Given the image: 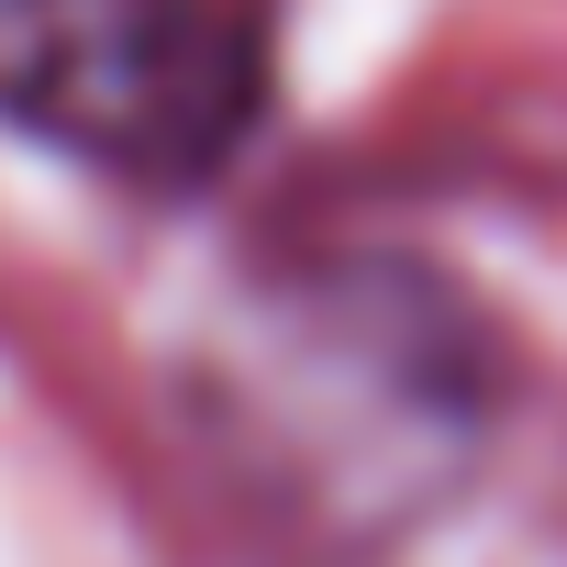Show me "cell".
Returning <instances> with one entry per match:
<instances>
[{
	"label": "cell",
	"instance_id": "7a4b0ae2",
	"mask_svg": "<svg viewBox=\"0 0 567 567\" xmlns=\"http://www.w3.org/2000/svg\"><path fill=\"white\" fill-rule=\"evenodd\" d=\"M267 112V0H0V123L134 178H212Z\"/></svg>",
	"mask_w": 567,
	"mask_h": 567
},
{
	"label": "cell",
	"instance_id": "6da1fadb",
	"mask_svg": "<svg viewBox=\"0 0 567 567\" xmlns=\"http://www.w3.org/2000/svg\"><path fill=\"white\" fill-rule=\"evenodd\" d=\"M212 434L312 534H401L489 434V357L401 267H301L212 334Z\"/></svg>",
	"mask_w": 567,
	"mask_h": 567
}]
</instances>
